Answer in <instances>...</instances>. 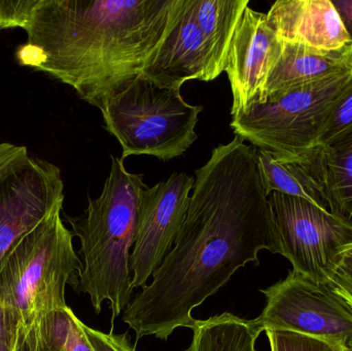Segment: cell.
I'll return each mask as SVG.
<instances>
[{
  "mask_svg": "<svg viewBox=\"0 0 352 351\" xmlns=\"http://www.w3.org/2000/svg\"><path fill=\"white\" fill-rule=\"evenodd\" d=\"M283 253L280 238L258 166V148L235 135L213 148L196 171L192 194L175 245L152 282L124 311L138 339L168 340L192 330V313L217 294L258 253Z\"/></svg>",
  "mask_w": 352,
  "mask_h": 351,
  "instance_id": "6da1fadb",
  "label": "cell"
},
{
  "mask_svg": "<svg viewBox=\"0 0 352 351\" xmlns=\"http://www.w3.org/2000/svg\"><path fill=\"white\" fill-rule=\"evenodd\" d=\"M184 0H37L16 51L25 67L105 101L144 71L175 26Z\"/></svg>",
  "mask_w": 352,
  "mask_h": 351,
  "instance_id": "7a4b0ae2",
  "label": "cell"
},
{
  "mask_svg": "<svg viewBox=\"0 0 352 351\" xmlns=\"http://www.w3.org/2000/svg\"><path fill=\"white\" fill-rule=\"evenodd\" d=\"M146 187L144 174L130 173L123 159L111 156L100 196L89 198L82 216H65L80 241L82 268L76 290L88 295L97 315L109 302L113 324L131 302L130 256L138 234L140 196Z\"/></svg>",
  "mask_w": 352,
  "mask_h": 351,
  "instance_id": "3957f363",
  "label": "cell"
},
{
  "mask_svg": "<svg viewBox=\"0 0 352 351\" xmlns=\"http://www.w3.org/2000/svg\"><path fill=\"white\" fill-rule=\"evenodd\" d=\"M61 212L19 239L0 266V305L14 331L68 307L66 286H76L82 262Z\"/></svg>",
  "mask_w": 352,
  "mask_h": 351,
  "instance_id": "277c9868",
  "label": "cell"
},
{
  "mask_svg": "<svg viewBox=\"0 0 352 351\" xmlns=\"http://www.w3.org/2000/svg\"><path fill=\"white\" fill-rule=\"evenodd\" d=\"M202 111L186 102L180 89L160 87L142 73L100 107L104 128L121 144L123 160L132 155L162 161L182 156L196 141Z\"/></svg>",
  "mask_w": 352,
  "mask_h": 351,
  "instance_id": "5b68a950",
  "label": "cell"
},
{
  "mask_svg": "<svg viewBox=\"0 0 352 351\" xmlns=\"http://www.w3.org/2000/svg\"><path fill=\"white\" fill-rule=\"evenodd\" d=\"M352 71L303 84L272 101L254 104L232 117L235 135L256 148L283 157H299L318 146L327 117Z\"/></svg>",
  "mask_w": 352,
  "mask_h": 351,
  "instance_id": "8992f818",
  "label": "cell"
},
{
  "mask_svg": "<svg viewBox=\"0 0 352 351\" xmlns=\"http://www.w3.org/2000/svg\"><path fill=\"white\" fill-rule=\"evenodd\" d=\"M266 306L250 321L256 331H289L326 340L344 348L352 338V305L330 282L297 272L261 290Z\"/></svg>",
  "mask_w": 352,
  "mask_h": 351,
  "instance_id": "52a82bcc",
  "label": "cell"
},
{
  "mask_svg": "<svg viewBox=\"0 0 352 351\" xmlns=\"http://www.w3.org/2000/svg\"><path fill=\"white\" fill-rule=\"evenodd\" d=\"M280 238L281 256L293 271L318 282L331 276L352 249V227L328 210L303 198L273 193L269 196Z\"/></svg>",
  "mask_w": 352,
  "mask_h": 351,
  "instance_id": "ba28073f",
  "label": "cell"
},
{
  "mask_svg": "<svg viewBox=\"0 0 352 351\" xmlns=\"http://www.w3.org/2000/svg\"><path fill=\"white\" fill-rule=\"evenodd\" d=\"M63 202L61 170L53 163L28 155L0 177V266L14 243Z\"/></svg>",
  "mask_w": 352,
  "mask_h": 351,
  "instance_id": "9c48e42d",
  "label": "cell"
},
{
  "mask_svg": "<svg viewBox=\"0 0 352 351\" xmlns=\"http://www.w3.org/2000/svg\"><path fill=\"white\" fill-rule=\"evenodd\" d=\"M194 183L186 173H173L166 181L142 191L138 234L130 256L133 290L146 286L173 249L186 218Z\"/></svg>",
  "mask_w": 352,
  "mask_h": 351,
  "instance_id": "30bf717a",
  "label": "cell"
},
{
  "mask_svg": "<svg viewBox=\"0 0 352 351\" xmlns=\"http://www.w3.org/2000/svg\"><path fill=\"white\" fill-rule=\"evenodd\" d=\"M283 43L267 14L245 8L236 29L225 71L231 86L232 117L265 103L267 80L280 56Z\"/></svg>",
  "mask_w": 352,
  "mask_h": 351,
  "instance_id": "8fae6325",
  "label": "cell"
},
{
  "mask_svg": "<svg viewBox=\"0 0 352 351\" xmlns=\"http://www.w3.org/2000/svg\"><path fill=\"white\" fill-rule=\"evenodd\" d=\"M146 78L165 88L180 89L192 80H215L208 49L190 8L184 0L175 26L142 71Z\"/></svg>",
  "mask_w": 352,
  "mask_h": 351,
  "instance_id": "7c38bea8",
  "label": "cell"
},
{
  "mask_svg": "<svg viewBox=\"0 0 352 351\" xmlns=\"http://www.w3.org/2000/svg\"><path fill=\"white\" fill-rule=\"evenodd\" d=\"M266 14L285 43L324 52L352 43L331 0H278Z\"/></svg>",
  "mask_w": 352,
  "mask_h": 351,
  "instance_id": "4fadbf2b",
  "label": "cell"
},
{
  "mask_svg": "<svg viewBox=\"0 0 352 351\" xmlns=\"http://www.w3.org/2000/svg\"><path fill=\"white\" fill-rule=\"evenodd\" d=\"M281 43L280 56L267 80L265 102L303 84L352 71V43L337 51L324 52Z\"/></svg>",
  "mask_w": 352,
  "mask_h": 351,
  "instance_id": "5bb4252c",
  "label": "cell"
},
{
  "mask_svg": "<svg viewBox=\"0 0 352 351\" xmlns=\"http://www.w3.org/2000/svg\"><path fill=\"white\" fill-rule=\"evenodd\" d=\"M258 158L268 197L279 193L303 198L330 212L322 177L320 146L299 157H283L258 148Z\"/></svg>",
  "mask_w": 352,
  "mask_h": 351,
  "instance_id": "9a60e30c",
  "label": "cell"
},
{
  "mask_svg": "<svg viewBox=\"0 0 352 351\" xmlns=\"http://www.w3.org/2000/svg\"><path fill=\"white\" fill-rule=\"evenodd\" d=\"M248 5V0H190L217 78L225 71L234 34Z\"/></svg>",
  "mask_w": 352,
  "mask_h": 351,
  "instance_id": "2e32d148",
  "label": "cell"
},
{
  "mask_svg": "<svg viewBox=\"0 0 352 351\" xmlns=\"http://www.w3.org/2000/svg\"><path fill=\"white\" fill-rule=\"evenodd\" d=\"M320 161L329 210L352 227V128L320 146Z\"/></svg>",
  "mask_w": 352,
  "mask_h": 351,
  "instance_id": "e0dca14e",
  "label": "cell"
},
{
  "mask_svg": "<svg viewBox=\"0 0 352 351\" xmlns=\"http://www.w3.org/2000/svg\"><path fill=\"white\" fill-rule=\"evenodd\" d=\"M192 338L186 351H256L261 333L250 321L229 313L197 319Z\"/></svg>",
  "mask_w": 352,
  "mask_h": 351,
  "instance_id": "ac0fdd59",
  "label": "cell"
},
{
  "mask_svg": "<svg viewBox=\"0 0 352 351\" xmlns=\"http://www.w3.org/2000/svg\"><path fill=\"white\" fill-rule=\"evenodd\" d=\"M31 327L45 342L62 351H94L70 307L49 313Z\"/></svg>",
  "mask_w": 352,
  "mask_h": 351,
  "instance_id": "d6986e66",
  "label": "cell"
},
{
  "mask_svg": "<svg viewBox=\"0 0 352 351\" xmlns=\"http://www.w3.org/2000/svg\"><path fill=\"white\" fill-rule=\"evenodd\" d=\"M352 128V80L345 87L327 117L318 138V146H326Z\"/></svg>",
  "mask_w": 352,
  "mask_h": 351,
  "instance_id": "ffe728a7",
  "label": "cell"
},
{
  "mask_svg": "<svg viewBox=\"0 0 352 351\" xmlns=\"http://www.w3.org/2000/svg\"><path fill=\"white\" fill-rule=\"evenodd\" d=\"M271 351H344L326 340L289 331L268 330L265 332Z\"/></svg>",
  "mask_w": 352,
  "mask_h": 351,
  "instance_id": "44dd1931",
  "label": "cell"
},
{
  "mask_svg": "<svg viewBox=\"0 0 352 351\" xmlns=\"http://www.w3.org/2000/svg\"><path fill=\"white\" fill-rule=\"evenodd\" d=\"M37 0H0V30L26 27Z\"/></svg>",
  "mask_w": 352,
  "mask_h": 351,
  "instance_id": "7402d4cb",
  "label": "cell"
},
{
  "mask_svg": "<svg viewBox=\"0 0 352 351\" xmlns=\"http://www.w3.org/2000/svg\"><path fill=\"white\" fill-rule=\"evenodd\" d=\"M80 327L94 351H136L127 333H103L85 325L80 319Z\"/></svg>",
  "mask_w": 352,
  "mask_h": 351,
  "instance_id": "603a6c76",
  "label": "cell"
},
{
  "mask_svg": "<svg viewBox=\"0 0 352 351\" xmlns=\"http://www.w3.org/2000/svg\"><path fill=\"white\" fill-rule=\"evenodd\" d=\"M10 351H62L45 342L31 326L18 327L12 334Z\"/></svg>",
  "mask_w": 352,
  "mask_h": 351,
  "instance_id": "cb8c5ba5",
  "label": "cell"
},
{
  "mask_svg": "<svg viewBox=\"0 0 352 351\" xmlns=\"http://www.w3.org/2000/svg\"><path fill=\"white\" fill-rule=\"evenodd\" d=\"M329 282L352 305V249L345 253Z\"/></svg>",
  "mask_w": 352,
  "mask_h": 351,
  "instance_id": "d4e9b609",
  "label": "cell"
},
{
  "mask_svg": "<svg viewBox=\"0 0 352 351\" xmlns=\"http://www.w3.org/2000/svg\"><path fill=\"white\" fill-rule=\"evenodd\" d=\"M28 155V150L25 146H14L8 142L0 144V177L12 165Z\"/></svg>",
  "mask_w": 352,
  "mask_h": 351,
  "instance_id": "484cf974",
  "label": "cell"
},
{
  "mask_svg": "<svg viewBox=\"0 0 352 351\" xmlns=\"http://www.w3.org/2000/svg\"><path fill=\"white\" fill-rule=\"evenodd\" d=\"M352 43V0H331Z\"/></svg>",
  "mask_w": 352,
  "mask_h": 351,
  "instance_id": "4316f807",
  "label": "cell"
},
{
  "mask_svg": "<svg viewBox=\"0 0 352 351\" xmlns=\"http://www.w3.org/2000/svg\"><path fill=\"white\" fill-rule=\"evenodd\" d=\"M14 330L8 324L6 313L0 305V351L12 350V338Z\"/></svg>",
  "mask_w": 352,
  "mask_h": 351,
  "instance_id": "83f0119b",
  "label": "cell"
},
{
  "mask_svg": "<svg viewBox=\"0 0 352 351\" xmlns=\"http://www.w3.org/2000/svg\"><path fill=\"white\" fill-rule=\"evenodd\" d=\"M344 351H352V338L344 346Z\"/></svg>",
  "mask_w": 352,
  "mask_h": 351,
  "instance_id": "f1b7e54d",
  "label": "cell"
},
{
  "mask_svg": "<svg viewBox=\"0 0 352 351\" xmlns=\"http://www.w3.org/2000/svg\"><path fill=\"white\" fill-rule=\"evenodd\" d=\"M0 31H1V30H0Z\"/></svg>",
  "mask_w": 352,
  "mask_h": 351,
  "instance_id": "f546056e",
  "label": "cell"
}]
</instances>
